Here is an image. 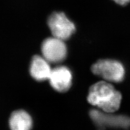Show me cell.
I'll return each instance as SVG.
<instances>
[{
  "instance_id": "1",
  "label": "cell",
  "mask_w": 130,
  "mask_h": 130,
  "mask_svg": "<svg viewBox=\"0 0 130 130\" xmlns=\"http://www.w3.org/2000/svg\"><path fill=\"white\" fill-rule=\"evenodd\" d=\"M87 100L106 113L115 112L119 109L121 101L120 93L106 81H100L90 87Z\"/></svg>"
},
{
  "instance_id": "2",
  "label": "cell",
  "mask_w": 130,
  "mask_h": 130,
  "mask_svg": "<svg viewBox=\"0 0 130 130\" xmlns=\"http://www.w3.org/2000/svg\"><path fill=\"white\" fill-rule=\"evenodd\" d=\"M92 72L108 81L120 83L125 75V69L120 62L116 60L103 59L92 65Z\"/></svg>"
},
{
  "instance_id": "3",
  "label": "cell",
  "mask_w": 130,
  "mask_h": 130,
  "mask_svg": "<svg viewBox=\"0 0 130 130\" xmlns=\"http://www.w3.org/2000/svg\"><path fill=\"white\" fill-rule=\"evenodd\" d=\"M48 24L54 37L62 40L68 39L75 31V26L62 12H55L48 20Z\"/></svg>"
},
{
  "instance_id": "4",
  "label": "cell",
  "mask_w": 130,
  "mask_h": 130,
  "mask_svg": "<svg viewBox=\"0 0 130 130\" xmlns=\"http://www.w3.org/2000/svg\"><path fill=\"white\" fill-rule=\"evenodd\" d=\"M41 51L43 58L50 63L61 62L67 55V47L63 40L54 36L43 41Z\"/></svg>"
},
{
  "instance_id": "5",
  "label": "cell",
  "mask_w": 130,
  "mask_h": 130,
  "mask_svg": "<svg viewBox=\"0 0 130 130\" xmlns=\"http://www.w3.org/2000/svg\"><path fill=\"white\" fill-rule=\"evenodd\" d=\"M48 80L52 87L56 91L65 92L70 88L72 85V73L66 67H57L53 69Z\"/></svg>"
},
{
  "instance_id": "6",
  "label": "cell",
  "mask_w": 130,
  "mask_h": 130,
  "mask_svg": "<svg viewBox=\"0 0 130 130\" xmlns=\"http://www.w3.org/2000/svg\"><path fill=\"white\" fill-rule=\"evenodd\" d=\"M90 116L93 120L99 127H104V126L124 127L130 126V118L106 115L97 110H91Z\"/></svg>"
},
{
  "instance_id": "7",
  "label": "cell",
  "mask_w": 130,
  "mask_h": 130,
  "mask_svg": "<svg viewBox=\"0 0 130 130\" xmlns=\"http://www.w3.org/2000/svg\"><path fill=\"white\" fill-rule=\"evenodd\" d=\"M49 63L43 56L35 55L32 57L30 67L32 78L40 81L49 79L52 71Z\"/></svg>"
},
{
  "instance_id": "8",
  "label": "cell",
  "mask_w": 130,
  "mask_h": 130,
  "mask_svg": "<svg viewBox=\"0 0 130 130\" xmlns=\"http://www.w3.org/2000/svg\"><path fill=\"white\" fill-rule=\"evenodd\" d=\"M32 125L30 115L23 110H18L12 113L9 119V126L13 130H28Z\"/></svg>"
},
{
  "instance_id": "9",
  "label": "cell",
  "mask_w": 130,
  "mask_h": 130,
  "mask_svg": "<svg viewBox=\"0 0 130 130\" xmlns=\"http://www.w3.org/2000/svg\"><path fill=\"white\" fill-rule=\"evenodd\" d=\"M113 1L120 6H125L130 2V0H113Z\"/></svg>"
}]
</instances>
